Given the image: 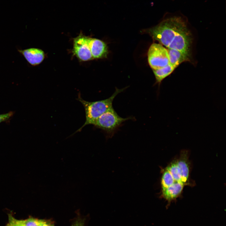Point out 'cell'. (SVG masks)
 I'll list each match as a JSON object with an SVG mask.
<instances>
[{"label": "cell", "mask_w": 226, "mask_h": 226, "mask_svg": "<svg viewBox=\"0 0 226 226\" xmlns=\"http://www.w3.org/2000/svg\"><path fill=\"white\" fill-rule=\"evenodd\" d=\"M147 31L154 40L168 48L179 51L189 58L191 35L181 17L166 19Z\"/></svg>", "instance_id": "cell-1"}, {"label": "cell", "mask_w": 226, "mask_h": 226, "mask_svg": "<svg viewBox=\"0 0 226 226\" xmlns=\"http://www.w3.org/2000/svg\"><path fill=\"white\" fill-rule=\"evenodd\" d=\"M125 89H119L116 88L114 93L108 98L93 102L87 101L83 100L79 94L78 100L81 103L84 108L85 121L83 126L75 133L80 132L84 127L87 125H94L99 117L113 107L112 103L114 98L117 94L122 92Z\"/></svg>", "instance_id": "cell-2"}, {"label": "cell", "mask_w": 226, "mask_h": 226, "mask_svg": "<svg viewBox=\"0 0 226 226\" xmlns=\"http://www.w3.org/2000/svg\"><path fill=\"white\" fill-rule=\"evenodd\" d=\"M132 119L131 117H121L112 107L99 117L93 125L103 130L111 137L123 122Z\"/></svg>", "instance_id": "cell-3"}, {"label": "cell", "mask_w": 226, "mask_h": 226, "mask_svg": "<svg viewBox=\"0 0 226 226\" xmlns=\"http://www.w3.org/2000/svg\"><path fill=\"white\" fill-rule=\"evenodd\" d=\"M148 56V63L153 70L161 68L169 63L167 50L159 44L154 43L151 45Z\"/></svg>", "instance_id": "cell-4"}, {"label": "cell", "mask_w": 226, "mask_h": 226, "mask_svg": "<svg viewBox=\"0 0 226 226\" xmlns=\"http://www.w3.org/2000/svg\"><path fill=\"white\" fill-rule=\"evenodd\" d=\"M73 51L80 60L87 61L93 59L89 44V37L80 35L73 40Z\"/></svg>", "instance_id": "cell-5"}, {"label": "cell", "mask_w": 226, "mask_h": 226, "mask_svg": "<svg viewBox=\"0 0 226 226\" xmlns=\"http://www.w3.org/2000/svg\"><path fill=\"white\" fill-rule=\"evenodd\" d=\"M18 51L23 56L27 62L32 66L39 64L45 58L44 51L40 49L31 48L24 50L18 49Z\"/></svg>", "instance_id": "cell-6"}, {"label": "cell", "mask_w": 226, "mask_h": 226, "mask_svg": "<svg viewBox=\"0 0 226 226\" xmlns=\"http://www.w3.org/2000/svg\"><path fill=\"white\" fill-rule=\"evenodd\" d=\"M89 46L93 58L105 57L108 54V47L103 41L89 37Z\"/></svg>", "instance_id": "cell-7"}, {"label": "cell", "mask_w": 226, "mask_h": 226, "mask_svg": "<svg viewBox=\"0 0 226 226\" xmlns=\"http://www.w3.org/2000/svg\"><path fill=\"white\" fill-rule=\"evenodd\" d=\"M184 185L181 182H175L171 186L162 191L164 198L170 202L176 198L181 192Z\"/></svg>", "instance_id": "cell-8"}, {"label": "cell", "mask_w": 226, "mask_h": 226, "mask_svg": "<svg viewBox=\"0 0 226 226\" xmlns=\"http://www.w3.org/2000/svg\"><path fill=\"white\" fill-rule=\"evenodd\" d=\"M177 161L180 171L182 182L184 185H186L188 183L189 174L188 157L186 152H183Z\"/></svg>", "instance_id": "cell-9"}, {"label": "cell", "mask_w": 226, "mask_h": 226, "mask_svg": "<svg viewBox=\"0 0 226 226\" xmlns=\"http://www.w3.org/2000/svg\"><path fill=\"white\" fill-rule=\"evenodd\" d=\"M167 50L169 56V63L173 66L177 67L182 62L189 60V58L179 51L169 48Z\"/></svg>", "instance_id": "cell-10"}, {"label": "cell", "mask_w": 226, "mask_h": 226, "mask_svg": "<svg viewBox=\"0 0 226 226\" xmlns=\"http://www.w3.org/2000/svg\"><path fill=\"white\" fill-rule=\"evenodd\" d=\"M176 68L169 63L165 66L161 68L153 70L155 76L156 83L160 84L162 81L171 74Z\"/></svg>", "instance_id": "cell-11"}, {"label": "cell", "mask_w": 226, "mask_h": 226, "mask_svg": "<svg viewBox=\"0 0 226 226\" xmlns=\"http://www.w3.org/2000/svg\"><path fill=\"white\" fill-rule=\"evenodd\" d=\"M166 169L170 172L175 181L182 183L180 171L177 160L171 162Z\"/></svg>", "instance_id": "cell-12"}, {"label": "cell", "mask_w": 226, "mask_h": 226, "mask_svg": "<svg viewBox=\"0 0 226 226\" xmlns=\"http://www.w3.org/2000/svg\"><path fill=\"white\" fill-rule=\"evenodd\" d=\"M175 182L170 172L166 168L164 171L161 180L162 191L171 186Z\"/></svg>", "instance_id": "cell-13"}, {"label": "cell", "mask_w": 226, "mask_h": 226, "mask_svg": "<svg viewBox=\"0 0 226 226\" xmlns=\"http://www.w3.org/2000/svg\"><path fill=\"white\" fill-rule=\"evenodd\" d=\"M22 221L24 226H39L40 219L30 218Z\"/></svg>", "instance_id": "cell-14"}, {"label": "cell", "mask_w": 226, "mask_h": 226, "mask_svg": "<svg viewBox=\"0 0 226 226\" xmlns=\"http://www.w3.org/2000/svg\"><path fill=\"white\" fill-rule=\"evenodd\" d=\"M8 223L11 226H24L22 220L15 219L10 214L8 215Z\"/></svg>", "instance_id": "cell-15"}, {"label": "cell", "mask_w": 226, "mask_h": 226, "mask_svg": "<svg viewBox=\"0 0 226 226\" xmlns=\"http://www.w3.org/2000/svg\"><path fill=\"white\" fill-rule=\"evenodd\" d=\"M14 112L10 111L8 113L0 114V123L9 120L13 115Z\"/></svg>", "instance_id": "cell-16"}, {"label": "cell", "mask_w": 226, "mask_h": 226, "mask_svg": "<svg viewBox=\"0 0 226 226\" xmlns=\"http://www.w3.org/2000/svg\"><path fill=\"white\" fill-rule=\"evenodd\" d=\"M39 226H54V224L50 220L40 219Z\"/></svg>", "instance_id": "cell-17"}, {"label": "cell", "mask_w": 226, "mask_h": 226, "mask_svg": "<svg viewBox=\"0 0 226 226\" xmlns=\"http://www.w3.org/2000/svg\"><path fill=\"white\" fill-rule=\"evenodd\" d=\"M84 221L82 220L76 221L72 226H84Z\"/></svg>", "instance_id": "cell-18"}, {"label": "cell", "mask_w": 226, "mask_h": 226, "mask_svg": "<svg viewBox=\"0 0 226 226\" xmlns=\"http://www.w3.org/2000/svg\"><path fill=\"white\" fill-rule=\"evenodd\" d=\"M7 226H11V225H10L9 223H8L7 224Z\"/></svg>", "instance_id": "cell-19"}, {"label": "cell", "mask_w": 226, "mask_h": 226, "mask_svg": "<svg viewBox=\"0 0 226 226\" xmlns=\"http://www.w3.org/2000/svg\"></svg>", "instance_id": "cell-20"}]
</instances>
